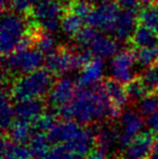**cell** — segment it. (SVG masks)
Listing matches in <instances>:
<instances>
[{
    "instance_id": "cell-36",
    "label": "cell",
    "mask_w": 158,
    "mask_h": 159,
    "mask_svg": "<svg viewBox=\"0 0 158 159\" xmlns=\"http://www.w3.org/2000/svg\"><path fill=\"white\" fill-rule=\"evenodd\" d=\"M41 0H10L9 7L17 14L27 15Z\"/></svg>"
},
{
    "instance_id": "cell-14",
    "label": "cell",
    "mask_w": 158,
    "mask_h": 159,
    "mask_svg": "<svg viewBox=\"0 0 158 159\" xmlns=\"http://www.w3.org/2000/svg\"><path fill=\"white\" fill-rule=\"evenodd\" d=\"M103 60L94 57L90 63L87 64L82 68L78 80H77V87L79 89H88L100 84L102 75H103Z\"/></svg>"
},
{
    "instance_id": "cell-25",
    "label": "cell",
    "mask_w": 158,
    "mask_h": 159,
    "mask_svg": "<svg viewBox=\"0 0 158 159\" xmlns=\"http://www.w3.org/2000/svg\"><path fill=\"white\" fill-rule=\"evenodd\" d=\"M35 46L36 49L39 50L42 54H51L57 49L55 44V38L52 34L44 32L42 30H37L35 33Z\"/></svg>"
},
{
    "instance_id": "cell-40",
    "label": "cell",
    "mask_w": 158,
    "mask_h": 159,
    "mask_svg": "<svg viewBox=\"0 0 158 159\" xmlns=\"http://www.w3.org/2000/svg\"><path fill=\"white\" fill-rule=\"evenodd\" d=\"M156 2H158V0H140V3L143 4V6H145V7L155 6Z\"/></svg>"
},
{
    "instance_id": "cell-1",
    "label": "cell",
    "mask_w": 158,
    "mask_h": 159,
    "mask_svg": "<svg viewBox=\"0 0 158 159\" xmlns=\"http://www.w3.org/2000/svg\"><path fill=\"white\" fill-rule=\"evenodd\" d=\"M111 102L101 81L88 89H79L72 103L56 109L64 120H73L79 125H90L111 115Z\"/></svg>"
},
{
    "instance_id": "cell-38",
    "label": "cell",
    "mask_w": 158,
    "mask_h": 159,
    "mask_svg": "<svg viewBox=\"0 0 158 159\" xmlns=\"http://www.w3.org/2000/svg\"><path fill=\"white\" fill-rule=\"evenodd\" d=\"M146 126L150 129V132L153 134H158V111L154 115L150 116L146 119Z\"/></svg>"
},
{
    "instance_id": "cell-28",
    "label": "cell",
    "mask_w": 158,
    "mask_h": 159,
    "mask_svg": "<svg viewBox=\"0 0 158 159\" xmlns=\"http://www.w3.org/2000/svg\"><path fill=\"white\" fill-rule=\"evenodd\" d=\"M102 34L100 33L99 30L93 28L91 26H84L78 33L76 34V36L74 37V40L76 42V44L80 48H90L91 44L101 36Z\"/></svg>"
},
{
    "instance_id": "cell-8",
    "label": "cell",
    "mask_w": 158,
    "mask_h": 159,
    "mask_svg": "<svg viewBox=\"0 0 158 159\" xmlns=\"http://www.w3.org/2000/svg\"><path fill=\"white\" fill-rule=\"evenodd\" d=\"M135 61H137L135 50L124 49L117 53L113 57L112 66H111V74L113 79L117 80L122 84H127L135 79L133 74V65Z\"/></svg>"
},
{
    "instance_id": "cell-39",
    "label": "cell",
    "mask_w": 158,
    "mask_h": 159,
    "mask_svg": "<svg viewBox=\"0 0 158 159\" xmlns=\"http://www.w3.org/2000/svg\"><path fill=\"white\" fill-rule=\"evenodd\" d=\"M106 156H107V152L100 147H95L87 155L84 159H106Z\"/></svg>"
},
{
    "instance_id": "cell-41",
    "label": "cell",
    "mask_w": 158,
    "mask_h": 159,
    "mask_svg": "<svg viewBox=\"0 0 158 159\" xmlns=\"http://www.w3.org/2000/svg\"><path fill=\"white\" fill-rule=\"evenodd\" d=\"M150 159H158V147L157 146H154V151H153V154Z\"/></svg>"
},
{
    "instance_id": "cell-10",
    "label": "cell",
    "mask_w": 158,
    "mask_h": 159,
    "mask_svg": "<svg viewBox=\"0 0 158 159\" xmlns=\"http://www.w3.org/2000/svg\"><path fill=\"white\" fill-rule=\"evenodd\" d=\"M154 134L152 132H141L132 139L124 149V159H150L155 146Z\"/></svg>"
},
{
    "instance_id": "cell-18",
    "label": "cell",
    "mask_w": 158,
    "mask_h": 159,
    "mask_svg": "<svg viewBox=\"0 0 158 159\" xmlns=\"http://www.w3.org/2000/svg\"><path fill=\"white\" fill-rule=\"evenodd\" d=\"M103 82L106 94H107V98L112 106H114L115 108L119 109V111H122L124 105L129 101L124 86L115 79H106Z\"/></svg>"
},
{
    "instance_id": "cell-31",
    "label": "cell",
    "mask_w": 158,
    "mask_h": 159,
    "mask_svg": "<svg viewBox=\"0 0 158 159\" xmlns=\"http://www.w3.org/2000/svg\"><path fill=\"white\" fill-rule=\"evenodd\" d=\"M64 10L78 15L79 17H81L84 21V19L93 10V7L92 3H90L88 1H84V0H70V1H68L65 4Z\"/></svg>"
},
{
    "instance_id": "cell-12",
    "label": "cell",
    "mask_w": 158,
    "mask_h": 159,
    "mask_svg": "<svg viewBox=\"0 0 158 159\" xmlns=\"http://www.w3.org/2000/svg\"><path fill=\"white\" fill-rule=\"evenodd\" d=\"M81 129L79 124L73 120H63L59 121L52 130L49 132V142L55 145H65L76 136Z\"/></svg>"
},
{
    "instance_id": "cell-17",
    "label": "cell",
    "mask_w": 158,
    "mask_h": 159,
    "mask_svg": "<svg viewBox=\"0 0 158 159\" xmlns=\"http://www.w3.org/2000/svg\"><path fill=\"white\" fill-rule=\"evenodd\" d=\"M1 159H33V154L28 145L17 144L3 134L1 140Z\"/></svg>"
},
{
    "instance_id": "cell-13",
    "label": "cell",
    "mask_w": 158,
    "mask_h": 159,
    "mask_svg": "<svg viewBox=\"0 0 158 159\" xmlns=\"http://www.w3.org/2000/svg\"><path fill=\"white\" fill-rule=\"evenodd\" d=\"M139 23V15L135 10H122L119 12L116 21L114 35L120 41L130 40Z\"/></svg>"
},
{
    "instance_id": "cell-32",
    "label": "cell",
    "mask_w": 158,
    "mask_h": 159,
    "mask_svg": "<svg viewBox=\"0 0 158 159\" xmlns=\"http://www.w3.org/2000/svg\"><path fill=\"white\" fill-rule=\"evenodd\" d=\"M57 122L59 121L56 120V118H55L54 115H51V114H43V115L40 116L39 118H37L35 121L32 122L34 133L48 134L49 132L54 128V126L57 124Z\"/></svg>"
},
{
    "instance_id": "cell-16",
    "label": "cell",
    "mask_w": 158,
    "mask_h": 159,
    "mask_svg": "<svg viewBox=\"0 0 158 159\" xmlns=\"http://www.w3.org/2000/svg\"><path fill=\"white\" fill-rule=\"evenodd\" d=\"M15 117L22 120L33 122L43 115L44 103L42 100H28L19 102L14 106Z\"/></svg>"
},
{
    "instance_id": "cell-2",
    "label": "cell",
    "mask_w": 158,
    "mask_h": 159,
    "mask_svg": "<svg viewBox=\"0 0 158 159\" xmlns=\"http://www.w3.org/2000/svg\"><path fill=\"white\" fill-rule=\"evenodd\" d=\"M52 74L47 68H40L14 80L10 88V96L17 103L28 100H41L53 86Z\"/></svg>"
},
{
    "instance_id": "cell-26",
    "label": "cell",
    "mask_w": 158,
    "mask_h": 159,
    "mask_svg": "<svg viewBox=\"0 0 158 159\" xmlns=\"http://www.w3.org/2000/svg\"><path fill=\"white\" fill-rule=\"evenodd\" d=\"M138 15L140 25L147 27L158 35V6L144 7Z\"/></svg>"
},
{
    "instance_id": "cell-11",
    "label": "cell",
    "mask_w": 158,
    "mask_h": 159,
    "mask_svg": "<svg viewBox=\"0 0 158 159\" xmlns=\"http://www.w3.org/2000/svg\"><path fill=\"white\" fill-rule=\"evenodd\" d=\"M121 128L122 132L120 133L118 145L124 151L134 136L141 133V130L144 126V120L139 111L134 109H126L121 114Z\"/></svg>"
},
{
    "instance_id": "cell-20",
    "label": "cell",
    "mask_w": 158,
    "mask_h": 159,
    "mask_svg": "<svg viewBox=\"0 0 158 159\" xmlns=\"http://www.w3.org/2000/svg\"><path fill=\"white\" fill-rule=\"evenodd\" d=\"M130 42L134 49L158 48V35L147 27L139 25L133 33Z\"/></svg>"
},
{
    "instance_id": "cell-3",
    "label": "cell",
    "mask_w": 158,
    "mask_h": 159,
    "mask_svg": "<svg viewBox=\"0 0 158 159\" xmlns=\"http://www.w3.org/2000/svg\"><path fill=\"white\" fill-rule=\"evenodd\" d=\"M34 26L27 21L26 15L17 13H3L0 28V50L6 57L17 50L23 39L32 32Z\"/></svg>"
},
{
    "instance_id": "cell-30",
    "label": "cell",
    "mask_w": 158,
    "mask_h": 159,
    "mask_svg": "<svg viewBox=\"0 0 158 159\" xmlns=\"http://www.w3.org/2000/svg\"><path fill=\"white\" fill-rule=\"evenodd\" d=\"M124 89H126L128 100L132 103H140L148 94L146 89L144 88L142 81L140 80V78H135V79H133L129 84H124Z\"/></svg>"
},
{
    "instance_id": "cell-22",
    "label": "cell",
    "mask_w": 158,
    "mask_h": 159,
    "mask_svg": "<svg viewBox=\"0 0 158 159\" xmlns=\"http://www.w3.org/2000/svg\"><path fill=\"white\" fill-rule=\"evenodd\" d=\"M95 134H97V147H100L106 152L110 151L115 143L118 144L119 142L120 133L114 127L108 125L97 128L95 130Z\"/></svg>"
},
{
    "instance_id": "cell-19",
    "label": "cell",
    "mask_w": 158,
    "mask_h": 159,
    "mask_svg": "<svg viewBox=\"0 0 158 159\" xmlns=\"http://www.w3.org/2000/svg\"><path fill=\"white\" fill-rule=\"evenodd\" d=\"M33 135L34 130L32 122L19 118H15L8 130V138L17 144H25L26 142H29Z\"/></svg>"
},
{
    "instance_id": "cell-6",
    "label": "cell",
    "mask_w": 158,
    "mask_h": 159,
    "mask_svg": "<svg viewBox=\"0 0 158 159\" xmlns=\"http://www.w3.org/2000/svg\"><path fill=\"white\" fill-rule=\"evenodd\" d=\"M118 6L114 0H104L93 8L91 13L84 19L88 26L99 30L114 34L118 17Z\"/></svg>"
},
{
    "instance_id": "cell-27",
    "label": "cell",
    "mask_w": 158,
    "mask_h": 159,
    "mask_svg": "<svg viewBox=\"0 0 158 159\" xmlns=\"http://www.w3.org/2000/svg\"><path fill=\"white\" fill-rule=\"evenodd\" d=\"M82 21L84 20L78 15L64 10L63 17L61 20V28L67 36L74 38L76 34L82 28Z\"/></svg>"
},
{
    "instance_id": "cell-7",
    "label": "cell",
    "mask_w": 158,
    "mask_h": 159,
    "mask_svg": "<svg viewBox=\"0 0 158 159\" xmlns=\"http://www.w3.org/2000/svg\"><path fill=\"white\" fill-rule=\"evenodd\" d=\"M77 51L68 46L57 47V49L46 57V68L52 75L62 76L66 73L80 68L77 61Z\"/></svg>"
},
{
    "instance_id": "cell-44",
    "label": "cell",
    "mask_w": 158,
    "mask_h": 159,
    "mask_svg": "<svg viewBox=\"0 0 158 159\" xmlns=\"http://www.w3.org/2000/svg\"><path fill=\"white\" fill-rule=\"evenodd\" d=\"M122 159H124V158H122Z\"/></svg>"
},
{
    "instance_id": "cell-34",
    "label": "cell",
    "mask_w": 158,
    "mask_h": 159,
    "mask_svg": "<svg viewBox=\"0 0 158 159\" xmlns=\"http://www.w3.org/2000/svg\"><path fill=\"white\" fill-rule=\"evenodd\" d=\"M137 62L143 67H150L158 63V48L134 49Z\"/></svg>"
},
{
    "instance_id": "cell-37",
    "label": "cell",
    "mask_w": 158,
    "mask_h": 159,
    "mask_svg": "<svg viewBox=\"0 0 158 159\" xmlns=\"http://www.w3.org/2000/svg\"><path fill=\"white\" fill-rule=\"evenodd\" d=\"M114 1L124 10H135L138 4L140 3V0H114Z\"/></svg>"
},
{
    "instance_id": "cell-33",
    "label": "cell",
    "mask_w": 158,
    "mask_h": 159,
    "mask_svg": "<svg viewBox=\"0 0 158 159\" xmlns=\"http://www.w3.org/2000/svg\"><path fill=\"white\" fill-rule=\"evenodd\" d=\"M139 113L142 116L154 115L158 111V93H148L138 105Z\"/></svg>"
},
{
    "instance_id": "cell-43",
    "label": "cell",
    "mask_w": 158,
    "mask_h": 159,
    "mask_svg": "<svg viewBox=\"0 0 158 159\" xmlns=\"http://www.w3.org/2000/svg\"><path fill=\"white\" fill-rule=\"evenodd\" d=\"M38 159H47V157H44V158H38Z\"/></svg>"
},
{
    "instance_id": "cell-24",
    "label": "cell",
    "mask_w": 158,
    "mask_h": 159,
    "mask_svg": "<svg viewBox=\"0 0 158 159\" xmlns=\"http://www.w3.org/2000/svg\"><path fill=\"white\" fill-rule=\"evenodd\" d=\"M0 111H1V128L2 131L8 132L9 128L14 121L15 117V108L10 102V96L7 94L6 90L2 89L1 101H0Z\"/></svg>"
},
{
    "instance_id": "cell-35",
    "label": "cell",
    "mask_w": 158,
    "mask_h": 159,
    "mask_svg": "<svg viewBox=\"0 0 158 159\" xmlns=\"http://www.w3.org/2000/svg\"><path fill=\"white\" fill-rule=\"evenodd\" d=\"M47 159H84V156L74 153L64 145H54L49 152Z\"/></svg>"
},
{
    "instance_id": "cell-5",
    "label": "cell",
    "mask_w": 158,
    "mask_h": 159,
    "mask_svg": "<svg viewBox=\"0 0 158 159\" xmlns=\"http://www.w3.org/2000/svg\"><path fill=\"white\" fill-rule=\"evenodd\" d=\"M64 7L60 0H41L27 14L33 26L50 34L56 32L61 26Z\"/></svg>"
},
{
    "instance_id": "cell-23",
    "label": "cell",
    "mask_w": 158,
    "mask_h": 159,
    "mask_svg": "<svg viewBox=\"0 0 158 159\" xmlns=\"http://www.w3.org/2000/svg\"><path fill=\"white\" fill-rule=\"evenodd\" d=\"M50 144L48 135L46 133H34L30 141L28 142V147L33 154V159L44 158L48 156L50 149Z\"/></svg>"
},
{
    "instance_id": "cell-4",
    "label": "cell",
    "mask_w": 158,
    "mask_h": 159,
    "mask_svg": "<svg viewBox=\"0 0 158 159\" xmlns=\"http://www.w3.org/2000/svg\"><path fill=\"white\" fill-rule=\"evenodd\" d=\"M43 63H46V59L36 48L16 50L11 54L2 57L3 77L9 75L21 77L28 75L41 68Z\"/></svg>"
},
{
    "instance_id": "cell-9",
    "label": "cell",
    "mask_w": 158,
    "mask_h": 159,
    "mask_svg": "<svg viewBox=\"0 0 158 159\" xmlns=\"http://www.w3.org/2000/svg\"><path fill=\"white\" fill-rule=\"evenodd\" d=\"M77 93V84L72 78L62 77L54 81L48 94V103L55 109L66 106L74 100Z\"/></svg>"
},
{
    "instance_id": "cell-15",
    "label": "cell",
    "mask_w": 158,
    "mask_h": 159,
    "mask_svg": "<svg viewBox=\"0 0 158 159\" xmlns=\"http://www.w3.org/2000/svg\"><path fill=\"white\" fill-rule=\"evenodd\" d=\"M97 145V134L95 131L88 128H81L74 139L64 146L79 155H88Z\"/></svg>"
},
{
    "instance_id": "cell-21",
    "label": "cell",
    "mask_w": 158,
    "mask_h": 159,
    "mask_svg": "<svg viewBox=\"0 0 158 159\" xmlns=\"http://www.w3.org/2000/svg\"><path fill=\"white\" fill-rule=\"evenodd\" d=\"M95 57L99 59H106V57H115L118 51V43L116 40L107 37V36L101 35L89 48Z\"/></svg>"
},
{
    "instance_id": "cell-42",
    "label": "cell",
    "mask_w": 158,
    "mask_h": 159,
    "mask_svg": "<svg viewBox=\"0 0 158 159\" xmlns=\"http://www.w3.org/2000/svg\"><path fill=\"white\" fill-rule=\"evenodd\" d=\"M155 146L158 147V134L156 135V139H155Z\"/></svg>"
},
{
    "instance_id": "cell-29",
    "label": "cell",
    "mask_w": 158,
    "mask_h": 159,
    "mask_svg": "<svg viewBox=\"0 0 158 159\" xmlns=\"http://www.w3.org/2000/svg\"><path fill=\"white\" fill-rule=\"evenodd\" d=\"M147 93H158V63L147 67L140 76Z\"/></svg>"
}]
</instances>
